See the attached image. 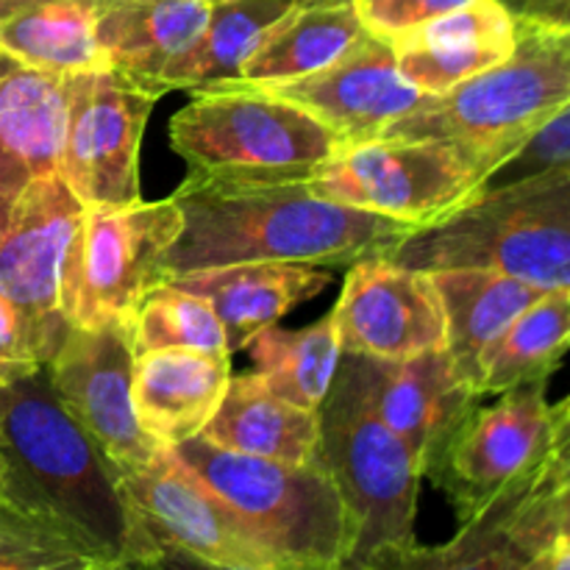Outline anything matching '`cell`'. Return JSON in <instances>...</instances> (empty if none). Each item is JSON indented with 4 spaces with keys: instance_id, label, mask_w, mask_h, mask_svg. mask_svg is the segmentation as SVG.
<instances>
[{
    "instance_id": "cell-1",
    "label": "cell",
    "mask_w": 570,
    "mask_h": 570,
    "mask_svg": "<svg viewBox=\"0 0 570 570\" xmlns=\"http://www.w3.org/2000/svg\"><path fill=\"white\" fill-rule=\"evenodd\" d=\"M181 234L165 254L159 278L245 262L348 271L387 259L417 226L321 198L306 181H195L170 195Z\"/></svg>"
},
{
    "instance_id": "cell-2",
    "label": "cell",
    "mask_w": 570,
    "mask_h": 570,
    "mask_svg": "<svg viewBox=\"0 0 570 570\" xmlns=\"http://www.w3.org/2000/svg\"><path fill=\"white\" fill-rule=\"evenodd\" d=\"M0 479L6 501L50 518L104 562L156 551L120 473L65 410L45 365L0 395Z\"/></svg>"
},
{
    "instance_id": "cell-3",
    "label": "cell",
    "mask_w": 570,
    "mask_h": 570,
    "mask_svg": "<svg viewBox=\"0 0 570 570\" xmlns=\"http://www.w3.org/2000/svg\"><path fill=\"white\" fill-rule=\"evenodd\" d=\"M566 104H570V28L515 20V50L504 61L445 92L426 95L382 137L451 145L493 184L534 128Z\"/></svg>"
},
{
    "instance_id": "cell-4",
    "label": "cell",
    "mask_w": 570,
    "mask_h": 570,
    "mask_svg": "<svg viewBox=\"0 0 570 570\" xmlns=\"http://www.w3.org/2000/svg\"><path fill=\"white\" fill-rule=\"evenodd\" d=\"M410 271H495L540 289L570 287V167L488 184L401 239Z\"/></svg>"
},
{
    "instance_id": "cell-5",
    "label": "cell",
    "mask_w": 570,
    "mask_h": 570,
    "mask_svg": "<svg viewBox=\"0 0 570 570\" xmlns=\"http://www.w3.org/2000/svg\"><path fill=\"white\" fill-rule=\"evenodd\" d=\"M173 451L282 570H326L345 562L343 499L315 460L298 465L262 460L217 449L204 438L173 445Z\"/></svg>"
},
{
    "instance_id": "cell-6",
    "label": "cell",
    "mask_w": 570,
    "mask_h": 570,
    "mask_svg": "<svg viewBox=\"0 0 570 570\" xmlns=\"http://www.w3.org/2000/svg\"><path fill=\"white\" fill-rule=\"evenodd\" d=\"M170 145L195 181H306L343 148L298 106L243 83L193 89Z\"/></svg>"
},
{
    "instance_id": "cell-7",
    "label": "cell",
    "mask_w": 570,
    "mask_h": 570,
    "mask_svg": "<svg viewBox=\"0 0 570 570\" xmlns=\"http://www.w3.org/2000/svg\"><path fill=\"white\" fill-rule=\"evenodd\" d=\"M317 423L315 462L332 476L348 521V554L343 566L365 568L376 554L417 543L421 471L340 362L317 410Z\"/></svg>"
},
{
    "instance_id": "cell-8",
    "label": "cell",
    "mask_w": 570,
    "mask_h": 570,
    "mask_svg": "<svg viewBox=\"0 0 570 570\" xmlns=\"http://www.w3.org/2000/svg\"><path fill=\"white\" fill-rule=\"evenodd\" d=\"M181 234V212L167 195L117 209H83L61 267V312L70 328L134 321L145 293Z\"/></svg>"
},
{
    "instance_id": "cell-9",
    "label": "cell",
    "mask_w": 570,
    "mask_h": 570,
    "mask_svg": "<svg viewBox=\"0 0 570 570\" xmlns=\"http://www.w3.org/2000/svg\"><path fill=\"white\" fill-rule=\"evenodd\" d=\"M570 532V456L568 440L554 445L532 468L512 479L501 493L443 546L384 551L367 570H527Z\"/></svg>"
},
{
    "instance_id": "cell-10",
    "label": "cell",
    "mask_w": 570,
    "mask_h": 570,
    "mask_svg": "<svg viewBox=\"0 0 570 570\" xmlns=\"http://www.w3.org/2000/svg\"><path fill=\"white\" fill-rule=\"evenodd\" d=\"M490 178L438 139H387L345 145L306 178L315 195L376 212L410 226H429L460 206Z\"/></svg>"
},
{
    "instance_id": "cell-11",
    "label": "cell",
    "mask_w": 570,
    "mask_h": 570,
    "mask_svg": "<svg viewBox=\"0 0 570 570\" xmlns=\"http://www.w3.org/2000/svg\"><path fill=\"white\" fill-rule=\"evenodd\" d=\"M81 212L59 173H48L22 189L0 232V306L37 365H48L70 332L61 312V267Z\"/></svg>"
},
{
    "instance_id": "cell-12",
    "label": "cell",
    "mask_w": 570,
    "mask_h": 570,
    "mask_svg": "<svg viewBox=\"0 0 570 570\" xmlns=\"http://www.w3.org/2000/svg\"><path fill=\"white\" fill-rule=\"evenodd\" d=\"M65 131L56 173L83 209H117L139 195V142L156 95L120 72L65 76Z\"/></svg>"
},
{
    "instance_id": "cell-13",
    "label": "cell",
    "mask_w": 570,
    "mask_h": 570,
    "mask_svg": "<svg viewBox=\"0 0 570 570\" xmlns=\"http://www.w3.org/2000/svg\"><path fill=\"white\" fill-rule=\"evenodd\" d=\"M549 382L507 390L490 406L476 404L456 426L445 449L426 471L445 493L460 521L488 504L554 445L570 440L568 399L551 404Z\"/></svg>"
},
{
    "instance_id": "cell-14",
    "label": "cell",
    "mask_w": 570,
    "mask_h": 570,
    "mask_svg": "<svg viewBox=\"0 0 570 570\" xmlns=\"http://www.w3.org/2000/svg\"><path fill=\"white\" fill-rule=\"evenodd\" d=\"M131 321H109L95 328H70L45 365L65 410L109 456L117 473L142 465L159 449L134 412Z\"/></svg>"
},
{
    "instance_id": "cell-15",
    "label": "cell",
    "mask_w": 570,
    "mask_h": 570,
    "mask_svg": "<svg viewBox=\"0 0 570 570\" xmlns=\"http://www.w3.org/2000/svg\"><path fill=\"white\" fill-rule=\"evenodd\" d=\"M120 484L156 540L217 566L282 570L204 479L195 476L167 445H159L142 465L120 471Z\"/></svg>"
},
{
    "instance_id": "cell-16",
    "label": "cell",
    "mask_w": 570,
    "mask_h": 570,
    "mask_svg": "<svg viewBox=\"0 0 570 570\" xmlns=\"http://www.w3.org/2000/svg\"><path fill=\"white\" fill-rule=\"evenodd\" d=\"M340 367L354 379L379 421L406 445L421 476H426L468 412L482 404L456 373L449 351H429L410 360L340 354Z\"/></svg>"
},
{
    "instance_id": "cell-17",
    "label": "cell",
    "mask_w": 570,
    "mask_h": 570,
    "mask_svg": "<svg viewBox=\"0 0 570 570\" xmlns=\"http://www.w3.org/2000/svg\"><path fill=\"white\" fill-rule=\"evenodd\" d=\"M243 87L259 89L298 106L321 126H326L343 148L379 139L387 126H393L399 117L426 98L401 76L387 39L373 33H362L343 56L309 76L284 83H243Z\"/></svg>"
},
{
    "instance_id": "cell-18",
    "label": "cell",
    "mask_w": 570,
    "mask_h": 570,
    "mask_svg": "<svg viewBox=\"0 0 570 570\" xmlns=\"http://www.w3.org/2000/svg\"><path fill=\"white\" fill-rule=\"evenodd\" d=\"M332 315L343 354L410 360L445 351V315L432 276L390 259L348 267Z\"/></svg>"
},
{
    "instance_id": "cell-19",
    "label": "cell",
    "mask_w": 570,
    "mask_h": 570,
    "mask_svg": "<svg viewBox=\"0 0 570 570\" xmlns=\"http://www.w3.org/2000/svg\"><path fill=\"white\" fill-rule=\"evenodd\" d=\"M387 42L401 76L423 95H440L515 50V17L501 0H471Z\"/></svg>"
},
{
    "instance_id": "cell-20",
    "label": "cell",
    "mask_w": 570,
    "mask_h": 570,
    "mask_svg": "<svg viewBox=\"0 0 570 570\" xmlns=\"http://www.w3.org/2000/svg\"><path fill=\"white\" fill-rule=\"evenodd\" d=\"M65 106V76L0 53V232L22 189L56 173Z\"/></svg>"
},
{
    "instance_id": "cell-21",
    "label": "cell",
    "mask_w": 570,
    "mask_h": 570,
    "mask_svg": "<svg viewBox=\"0 0 570 570\" xmlns=\"http://www.w3.org/2000/svg\"><path fill=\"white\" fill-rule=\"evenodd\" d=\"M165 282L198 295L215 309L226 332L228 354H234L245 351V345L259 332L278 326V321L295 306L317 298L332 284V276L323 267L245 262V265L184 273Z\"/></svg>"
},
{
    "instance_id": "cell-22",
    "label": "cell",
    "mask_w": 570,
    "mask_h": 570,
    "mask_svg": "<svg viewBox=\"0 0 570 570\" xmlns=\"http://www.w3.org/2000/svg\"><path fill=\"white\" fill-rule=\"evenodd\" d=\"M212 0H95V37L109 70L159 95V78L209 20Z\"/></svg>"
},
{
    "instance_id": "cell-23",
    "label": "cell",
    "mask_w": 570,
    "mask_h": 570,
    "mask_svg": "<svg viewBox=\"0 0 570 570\" xmlns=\"http://www.w3.org/2000/svg\"><path fill=\"white\" fill-rule=\"evenodd\" d=\"M232 379V356L198 351H145L134 356V412L159 445L198 438L220 406Z\"/></svg>"
},
{
    "instance_id": "cell-24",
    "label": "cell",
    "mask_w": 570,
    "mask_h": 570,
    "mask_svg": "<svg viewBox=\"0 0 570 570\" xmlns=\"http://www.w3.org/2000/svg\"><path fill=\"white\" fill-rule=\"evenodd\" d=\"M429 276L438 289L440 304H443L445 351H449L456 373L476 393V371L484 351L504 334V328L521 312H527L549 289H540L521 278L507 276V273L471 271V267L434 271Z\"/></svg>"
},
{
    "instance_id": "cell-25",
    "label": "cell",
    "mask_w": 570,
    "mask_h": 570,
    "mask_svg": "<svg viewBox=\"0 0 570 570\" xmlns=\"http://www.w3.org/2000/svg\"><path fill=\"white\" fill-rule=\"evenodd\" d=\"M317 432V412L273 395L256 373H232L220 406L198 438L237 454L298 465L315 460Z\"/></svg>"
},
{
    "instance_id": "cell-26",
    "label": "cell",
    "mask_w": 570,
    "mask_h": 570,
    "mask_svg": "<svg viewBox=\"0 0 570 570\" xmlns=\"http://www.w3.org/2000/svg\"><path fill=\"white\" fill-rule=\"evenodd\" d=\"M362 33L367 31L354 0H306L267 31L234 81H295L332 65Z\"/></svg>"
},
{
    "instance_id": "cell-27",
    "label": "cell",
    "mask_w": 570,
    "mask_h": 570,
    "mask_svg": "<svg viewBox=\"0 0 570 570\" xmlns=\"http://www.w3.org/2000/svg\"><path fill=\"white\" fill-rule=\"evenodd\" d=\"M306 0H212L209 20L193 48L159 78V95L234 81L273 26Z\"/></svg>"
},
{
    "instance_id": "cell-28",
    "label": "cell",
    "mask_w": 570,
    "mask_h": 570,
    "mask_svg": "<svg viewBox=\"0 0 570 570\" xmlns=\"http://www.w3.org/2000/svg\"><path fill=\"white\" fill-rule=\"evenodd\" d=\"M0 53L50 76L104 70L95 0H33L0 20Z\"/></svg>"
},
{
    "instance_id": "cell-29",
    "label": "cell",
    "mask_w": 570,
    "mask_h": 570,
    "mask_svg": "<svg viewBox=\"0 0 570 570\" xmlns=\"http://www.w3.org/2000/svg\"><path fill=\"white\" fill-rule=\"evenodd\" d=\"M570 337V287L549 289L504 328L479 360L476 393L501 395L521 384L549 382Z\"/></svg>"
},
{
    "instance_id": "cell-30",
    "label": "cell",
    "mask_w": 570,
    "mask_h": 570,
    "mask_svg": "<svg viewBox=\"0 0 570 570\" xmlns=\"http://www.w3.org/2000/svg\"><path fill=\"white\" fill-rule=\"evenodd\" d=\"M245 351L273 395L309 412L321 410L343 354L332 312L304 328H265Z\"/></svg>"
},
{
    "instance_id": "cell-31",
    "label": "cell",
    "mask_w": 570,
    "mask_h": 570,
    "mask_svg": "<svg viewBox=\"0 0 570 570\" xmlns=\"http://www.w3.org/2000/svg\"><path fill=\"white\" fill-rule=\"evenodd\" d=\"M134 354L145 351H198V354H228L226 332L215 309L198 295L170 282H159L145 293L131 321ZM232 356V354H228Z\"/></svg>"
},
{
    "instance_id": "cell-32",
    "label": "cell",
    "mask_w": 570,
    "mask_h": 570,
    "mask_svg": "<svg viewBox=\"0 0 570 570\" xmlns=\"http://www.w3.org/2000/svg\"><path fill=\"white\" fill-rule=\"evenodd\" d=\"M100 560L39 512L0 501V570H89Z\"/></svg>"
},
{
    "instance_id": "cell-33",
    "label": "cell",
    "mask_w": 570,
    "mask_h": 570,
    "mask_svg": "<svg viewBox=\"0 0 570 570\" xmlns=\"http://www.w3.org/2000/svg\"><path fill=\"white\" fill-rule=\"evenodd\" d=\"M560 167H570V104L560 106L549 120L540 122L523 148L499 173H510L507 181H515Z\"/></svg>"
},
{
    "instance_id": "cell-34",
    "label": "cell",
    "mask_w": 570,
    "mask_h": 570,
    "mask_svg": "<svg viewBox=\"0 0 570 570\" xmlns=\"http://www.w3.org/2000/svg\"><path fill=\"white\" fill-rule=\"evenodd\" d=\"M354 3L367 33L379 39H393L471 0H354Z\"/></svg>"
},
{
    "instance_id": "cell-35",
    "label": "cell",
    "mask_w": 570,
    "mask_h": 570,
    "mask_svg": "<svg viewBox=\"0 0 570 570\" xmlns=\"http://www.w3.org/2000/svg\"><path fill=\"white\" fill-rule=\"evenodd\" d=\"M120 570H245V568H232V566H217V562L204 560V557H195L189 551L178 549V546L165 543V540H156L154 554L142 557V560H134L120 566Z\"/></svg>"
},
{
    "instance_id": "cell-36",
    "label": "cell",
    "mask_w": 570,
    "mask_h": 570,
    "mask_svg": "<svg viewBox=\"0 0 570 570\" xmlns=\"http://www.w3.org/2000/svg\"><path fill=\"white\" fill-rule=\"evenodd\" d=\"M37 367L42 365H37V362L22 351L20 337H17L14 332V323H11L9 312L0 306V387L28 376V373H33Z\"/></svg>"
},
{
    "instance_id": "cell-37",
    "label": "cell",
    "mask_w": 570,
    "mask_h": 570,
    "mask_svg": "<svg viewBox=\"0 0 570 570\" xmlns=\"http://www.w3.org/2000/svg\"><path fill=\"white\" fill-rule=\"evenodd\" d=\"M515 20H534L546 26L570 28V0H501Z\"/></svg>"
},
{
    "instance_id": "cell-38",
    "label": "cell",
    "mask_w": 570,
    "mask_h": 570,
    "mask_svg": "<svg viewBox=\"0 0 570 570\" xmlns=\"http://www.w3.org/2000/svg\"><path fill=\"white\" fill-rule=\"evenodd\" d=\"M527 570H570V532L560 534Z\"/></svg>"
},
{
    "instance_id": "cell-39",
    "label": "cell",
    "mask_w": 570,
    "mask_h": 570,
    "mask_svg": "<svg viewBox=\"0 0 570 570\" xmlns=\"http://www.w3.org/2000/svg\"><path fill=\"white\" fill-rule=\"evenodd\" d=\"M28 3H33V0H0V20H3V17H9L11 11L22 9V6H28Z\"/></svg>"
},
{
    "instance_id": "cell-40",
    "label": "cell",
    "mask_w": 570,
    "mask_h": 570,
    "mask_svg": "<svg viewBox=\"0 0 570 570\" xmlns=\"http://www.w3.org/2000/svg\"><path fill=\"white\" fill-rule=\"evenodd\" d=\"M89 570H120L117 562H98V566H92Z\"/></svg>"
},
{
    "instance_id": "cell-41",
    "label": "cell",
    "mask_w": 570,
    "mask_h": 570,
    "mask_svg": "<svg viewBox=\"0 0 570 570\" xmlns=\"http://www.w3.org/2000/svg\"><path fill=\"white\" fill-rule=\"evenodd\" d=\"M326 570H367V568H348V566H334V568H326Z\"/></svg>"
},
{
    "instance_id": "cell-42",
    "label": "cell",
    "mask_w": 570,
    "mask_h": 570,
    "mask_svg": "<svg viewBox=\"0 0 570 570\" xmlns=\"http://www.w3.org/2000/svg\"><path fill=\"white\" fill-rule=\"evenodd\" d=\"M6 495H3V479H0V501H3Z\"/></svg>"
},
{
    "instance_id": "cell-43",
    "label": "cell",
    "mask_w": 570,
    "mask_h": 570,
    "mask_svg": "<svg viewBox=\"0 0 570 570\" xmlns=\"http://www.w3.org/2000/svg\"><path fill=\"white\" fill-rule=\"evenodd\" d=\"M0 395H3V387H0Z\"/></svg>"
}]
</instances>
